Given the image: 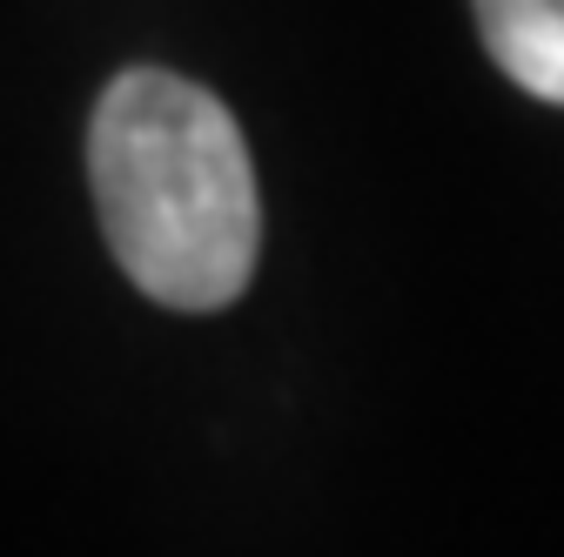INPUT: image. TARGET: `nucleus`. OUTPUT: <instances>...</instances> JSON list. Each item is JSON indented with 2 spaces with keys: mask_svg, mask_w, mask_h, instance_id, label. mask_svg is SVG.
<instances>
[{
  "mask_svg": "<svg viewBox=\"0 0 564 557\" xmlns=\"http://www.w3.org/2000/svg\"><path fill=\"white\" fill-rule=\"evenodd\" d=\"M88 175L115 262L169 309H229L262 249V201L236 114L169 75L128 67L88 128Z\"/></svg>",
  "mask_w": 564,
  "mask_h": 557,
  "instance_id": "obj_1",
  "label": "nucleus"
},
{
  "mask_svg": "<svg viewBox=\"0 0 564 557\" xmlns=\"http://www.w3.org/2000/svg\"><path fill=\"white\" fill-rule=\"evenodd\" d=\"M477 28L524 95L564 108V0H477Z\"/></svg>",
  "mask_w": 564,
  "mask_h": 557,
  "instance_id": "obj_2",
  "label": "nucleus"
}]
</instances>
